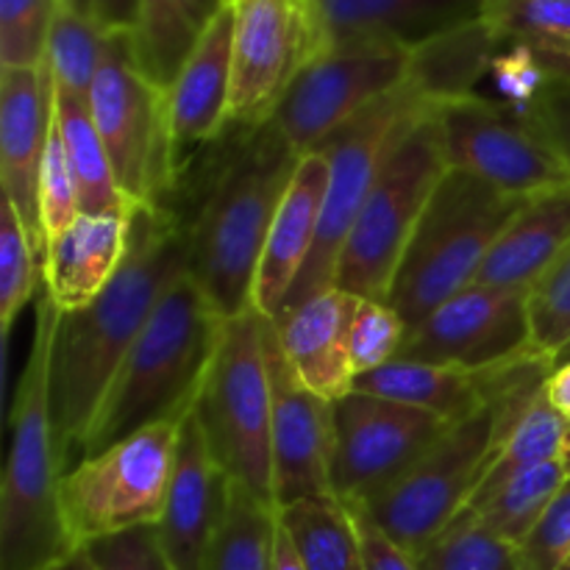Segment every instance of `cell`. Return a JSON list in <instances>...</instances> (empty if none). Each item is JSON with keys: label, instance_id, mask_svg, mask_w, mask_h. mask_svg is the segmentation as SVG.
Wrapping results in <instances>:
<instances>
[{"label": "cell", "instance_id": "obj_1", "mask_svg": "<svg viewBox=\"0 0 570 570\" xmlns=\"http://www.w3.org/2000/svg\"><path fill=\"white\" fill-rule=\"evenodd\" d=\"M189 228L170 206H137L131 245L109 287L59 315L48 365V410L61 476L83 460L92 423L139 332L170 284L189 271Z\"/></svg>", "mask_w": 570, "mask_h": 570}, {"label": "cell", "instance_id": "obj_2", "mask_svg": "<svg viewBox=\"0 0 570 570\" xmlns=\"http://www.w3.org/2000/svg\"><path fill=\"white\" fill-rule=\"evenodd\" d=\"M226 317L189 271L181 273L117 371L83 445V460L156 423H184L195 410Z\"/></svg>", "mask_w": 570, "mask_h": 570}, {"label": "cell", "instance_id": "obj_3", "mask_svg": "<svg viewBox=\"0 0 570 570\" xmlns=\"http://www.w3.org/2000/svg\"><path fill=\"white\" fill-rule=\"evenodd\" d=\"M39 284L26 367L11 401V443L0 484V570H59L76 551L61 512V468L48 410V365L59 326Z\"/></svg>", "mask_w": 570, "mask_h": 570}, {"label": "cell", "instance_id": "obj_4", "mask_svg": "<svg viewBox=\"0 0 570 570\" xmlns=\"http://www.w3.org/2000/svg\"><path fill=\"white\" fill-rule=\"evenodd\" d=\"M557 362L540 356L527 373L462 421L382 495L360 504L406 554L417 557L465 512L523 412L543 395Z\"/></svg>", "mask_w": 570, "mask_h": 570}, {"label": "cell", "instance_id": "obj_5", "mask_svg": "<svg viewBox=\"0 0 570 570\" xmlns=\"http://www.w3.org/2000/svg\"><path fill=\"white\" fill-rule=\"evenodd\" d=\"M301 156L273 122L243 134L189 228V276L223 317L250 309L267 232Z\"/></svg>", "mask_w": 570, "mask_h": 570}, {"label": "cell", "instance_id": "obj_6", "mask_svg": "<svg viewBox=\"0 0 570 570\" xmlns=\"http://www.w3.org/2000/svg\"><path fill=\"white\" fill-rule=\"evenodd\" d=\"M527 200L465 170H445L406 245L387 298L406 328H415L471 287L499 234Z\"/></svg>", "mask_w": 570, "mask_h": 570}, {"label": "cell", "instance_id": "obj_7", "mask_svg": "<svg viewBox=\"0 0 570 570\" xmlns=\"http://www.w3.org/2000/svg\"><path fill=\"white\" fill-rule=\"evenodd\" d=\"M267 323L256 309L228 317L193 415L212 456L232 482L265 504L273 501V390L267 365Z\"/></svg>", "mask_w": 570, "mask_h": 570}, {"label": "cell", "instance_id": "obj_8", "mask_svg": "<svg viewBox=\"0 0 570 570\" xmlns=\"http://www.w3.org/2000/svg\"><path fill=\"white\" fill-rule=\"evenodd\" d=\"M434 104L417 111L384 159L382 173L345 237L334 287L362 301H387L417 220L445 176Z\"/></svg>", "mask_w": 570, "mask_h": 570}, {"label": "cell", "instance_id": "obj_9", "mask_svg": "<svg viewBox=\"0 0 570 570\" xmlns=\"http://www.w3.org/2000/svg\"><path fill=\"white\" fill-rule=\"evenodd\" d=\"M87 104L128 204L167 206L178 173L167 92L137 70L131 33H109Z\"/></svg>", "mask_w": 570, "mask_h": 570}, {"label": "cell", "instance_id": "obj_10", "mask_svg": "<svg viewBox=\"0 0 570 570\" xmlns=\"http://www.w3.org/2000/svg\"><path fill=\"white\" fill-rule=\"evenodd\" d=\"M181 423H156L61 476V512L76 549L154 527L165 512Z\"/></svg>", "mask_w": 570, "mask_h": 570}, {"label": "cell", "instance_id": "obj_11", "mask_svg": "<svg viewBox=\"0 0 570 570\" xmlns=\"http://www.w3.org/2000/svg\"><path fill=\"white\" fill-rule=\"evenodd\" d=\"M426 106H432V100H426L410 83H404L395 92L384 95L382 100L367 106L365 111H360L354 120L337 128L321 148H315L323 150L328 159V193L326 204H323L317 243L284 309H293V306L309 301L312 295L334 287L340 250H343L345 237L354 228L356 217H360L362 206H365L367 195H371L373 184L382 173L390 148L406 128V122Z\"/></svg>", "mask_w": 570, "mask_h": 570}, {"label": "cell", "instance_id": "obj_12", "mask_svg": "<svg viewBox=\"0 0 570 570\" xmlns=\"http://www.w3.org/2000/svg\"><path fill=\"white\" fill-rule=\"evenodd\" d=\"M445 165L515 198L570 187V165L510 104L471 92L434 104Z\"/></svg>", "mask_w": 570, "mask_h": 570}, {"label": "cell", "instance_id": "obj_13", "mask_svg": "<svg viewBox=\"0 0 570 570\" xmlns=\"http://www.w3.org/2000/svg\"><path fill=\"white\" fill-rule=\"evenodd\" d=\"M412 50L401 45H351L312 59L273 115L298 156L321 148L360 111L404 87Z\"/></svg>", "mask_w": 570, "mask_h": 570}, {"label": "cell", "instance_id": "obj_14", "mask_svg": "<svg viewBox=\"0 0 570 570\" xmlns=\"http://www.w3.org/2000/svg\"><path fill=\"white\" fill-rule=\"evenodd\" d=\"M317 56L315 0H237L232 126L243 131L267 126L295 78Z\"/></svg>", "mask_w": 570, "mask_h": 570}, {"label": "cell", "instance_id": "obj_15", "mask_svg": "<svg viewBox=\"0 0 570 570\" xmlns=\"http://www.w3.org/2000/svg\"><path fill=\"white\" fill-rule=\"evenodd\" d=\"M449 429L417 406L348 393L334 404L332 490L343 504H367L393 488Z\"/></svg>", "mask_w": 570, "mask_h": 570}, {"label": "cell", "instance_id": "obj_16", "mask_svg": "<svg viewBox=\"0 0 570 570\" xmlns=\"http://www.w3.org/2000/svg\"><path fill=\"white\" fill-rule=\"evenodd\" d=\"M529 293L465 287L406 332L399 360L490 367L532 351Z\"/></svg>", "mask_w": 570, "mask_h": 570}, {"label": "cell", "instance_id": "obj_17", "mask_svg": "<svg viewBox=\"0 0 570 570\" xmlns=\"http://www.w3.org/2000/svg\"><path fill=\"white\" fill-rule=\"evenodd\" d=\"M273 417V501L276 510L306 499H334V404L304 387L289 367L276 326L267 323Z\"/></svg>", "mask_w": 570, "mask_h": 570}, {"label": "cell", "instance_id": "obj_18", "mask_svg": "<svg viewBox=\"0 0 570 570\" xmlns=\"http://www.w3.org/2000/svg\"><path fill=\"white\" fill-rule=\"evenodd\" d=\"M53 131V76L48 65L0 67V184L20 215L39 262L45 254L39 226V173Z\"/></svg>", "mask_w": 570, "mask_h": 570}, {"label": "cell", "instance_id": "obj_19", "mask_svg": "<svg viewBox=\"0 0 570 570\" xmlns=\"http://www.w3.org/2000/svg\"><path fill=\"white\" fill-rule=\"evenodd\" d=\"M232 479L212 456L198 417L189 412L178 432L170 493L156 532L176 570H204L228 507Z\"/></svg>", "mask_w": 570, "mask_h": 570}, {"label": "cell", "instance_id": "obj_20", "mask_svg": "<svg viewBox=\"0 0 570 570\" xmlns=\"http://www.w3.org/2000/svg\"><path fill=\"white\" fill-rule=\"evenodd\" d=\"M540 356L543 354H538V351H527V354L512 356V360L490 367L393 360L379 371L356 376L351 393L399 401V404L417 406V410H426L443 421L454 423L488 404L512 382H518Z\"/></svg>", "mask_w": 570, "mask_h": 570}, {"label": "cell", "instance_id": "obj_21", "mask_svg": "<svg viewBox=\"0 0 570 570\" xmlns=\"http://www.w3.org/2000/svg\"><path fill=\"white\" fill-rule=\"evenodd\" d=\"M326 193L328 159L323 150H309L298 159V167L284 189V198L267 232L265 250H262L254 295H250V309L259 312L262 317L273 321L287 304L317 243Z\"/></svg>", "mask_w": 570, "mask_h": 570}, {"label": "cell", "instance_id": "obj_22", "mask_svg": "<svg viewBox=\"0 0 570 570\" xmlns=\"http://www.w3.org/2000/svg\"><path fill=\"white\" fill-rule=\"evenodd\" d=\"M360 304L362 298L332 287L273 317L278 345L295 376L328 404L354 390L351 326Z\"/></svg>", "mask_w": 570, "mask_h": 570}, {"label": "cell", "instance_id": "obj_23", "mask_svg": "<svg viewBox=\"0 0 570 570\" xmlns=\"http://www.w3.org/2000/svg\"><path fill=\"white\" fill-rule=\"evenodd\" d=\"M321 53L351 45H401L426 39L482 14V0H315Z\"/></svg>", "mask_w": 570, "mask_h": 570}, {"label": "cell", "instance_id": "obj_24", "mask_svg": "<svg viewBox=\"0 0 570 570\" xmlns=\"http://www.w3.org/2000/svg\"><path fill=\"white\" fill-rule=\"evenodd\" d=\"M131 212L81 215L42 254V287L61 315L92 304L122 267L131 245Z\"/></svg>", "mask_w": 570, "mask_h": 570}, {"label": "cell", "instance_id": "obj_25", "mask_svg": "<svg viewBox=\"0 0 570 570\" xmlns=\"http://www.w3.org/2000/svg\"><path fill=\"white\" fill-rule=\"evenodd\" d=\"M232 56L234 3H228L206 28L198 48L167 92V115L178 159L189 148L217 139L232 126Z\"/></svg>", "mask_w": 570, "mask_h": 570}, {"label": "cell", "instance_id": "obj_26", "mask_svg": "<svg viewBox=\"0 0 570 570\" xmlns=\"http://www.w3.org/2000/svg\"><path fill=\"white\" fill-rule=\"evenodd\" d=\"M570 245V187L529 198L507 223L473 284L532 293Z\"/></svg>", "mask_w": 570, "mask_h": 570}, {"label": "cell", "instance_id": "obj_27", "mask_svg": "<svg viewBox=\"0 0 570 570\" xmlns=\"http://www.w3.org/2000/svg\"><path fill=\"white\" fill-rule=\"evenodd\" d=\"M510 45L482 14L460 22L412 50L406 83L432 104L476 92V83L493 70L495 56Z\"/></svg>", "mask_w": 570, "mask_h": 570}, {"label": "cell", "instance_id": "obj_28", "mask_svg": "<svg viewBox=\"0 0 570 570\" xmlns=\"http://www.w3.org/2000/svg\"><path fill=\"white\" fill-rule=\"evenodd\" d=\"M53 122L61 145H65L72 176H76L83 215L137 209V206L128 204L120 184H117L115 167L106 154V145L100 139L98 126H95L87 98L56 89L53 83Z\"/></svg>", "mask_w": 570, "mask_h": 570}, {"label": "cell", "instance_id": "obj_29", "mask_svg": "<svg viewBox=\"0 0 570 570\" xmlns=\"http://www.w3.org/2000/svg\"><path fill=\"white\" fill-rule=\"evenodd\" d=\"M306 570H367L354 512L340 499H306L278 510Z\"/></svg>", "mask_w": 570, "mask_h": 570}, {"label": "cell", "instance_id": "obj_30", "mask_svg": "<svg viewBox=\"0 0 570 570\" xmlns=\"http://www.w3.org/2000/svg\"><path fill=\"white\" fill-rule=\"evenodd\" d=\"M570 479V462H543V465L527 468L515 473L507 484H501L490 499L473 507L471 512L482 527H488L495 538L510 546H521L534 529V523L543 518L551 501L557 499Z\"/></svg>", "mask_w": 570, "mask_h": 570}, {"label": "cell", "instance_id": "obj_31", "mask_svg": "<svg viewBox=\"0 0 570 570\" xmlns=\"http://www.w3.org/2000/svg\"><path fill=\"white\" fill-rule=\"evenodd\" d=\"M570 462V421L554 412L546 401V395H540L532 406L521 415V421L515 423V429L510 432V438L501 445L499 456L490 465L488 476H484L482 488L476 490V495L471 499V504L465 510L482 504L484 499L495 493L501 484L510 482L515 473L527 471V468L543 465V462Z\"/></svg>", "mask_w": 570, "mask_h": 570}, {"label": "cell", "instance_id": "obj_32", "mask_svg": "<svg viewBox=\"0 0 570 570\" xmlns=\"http://www.w3.org/2000/svg\"><path fill=\"white\" fill-rule=\"evenodd\" d=\"M278 510L232 482L228 507L204 570H273Z\"/></svg>", "mask_w": 570, "mask_h": 570}, {"label": "cell", "instance_id": "obj_33", "mask_svg": "<svg viewBox=\"0 0 570 570\" xmlns=\"http://www.w3.org/2000/svg\"><path fill=\"white\" fill-rule=\"evenodd\" d=\"M106 39L109 33L100 31L95 22L83 20L81 14L59 3L45 48V65L53 76L56 89L87 98L104 61Z\"/></svg>", "mask_w": 570, "mask_h": 570}, {"label": "cell", "instance_id": "obj_34", "mask_svg": "<svg viewBox=\"0 0 570 570\" xmlns=\"http://www.w3.org/2000/svg\"><path fill=\"white\" fill-rule=\"evenodd\" d=\"M42 284V265L28 239L20 215L6 198H0V334L9 348L11 328Z\"/></svg>", "mask_w": 570, "mask_h": 570}, {"label": "cell", "instance_id": "obj_35", "mask_svg": "<svg viewBox=\"0 0 570 570\" xmlns=\"http://www.w3.org/2000/svg\"><path fill=\"white\" fill-rule=\"evenodd\" d=\"M415 560L421 570H518V549L462 512Z\"/></svg>", "mask_w": 570, "mask_h": 570}, {"label": "cell", "instance_id": "obj_36", "mask_svg": "<svg viewBox=\"0 0 570 570\" xmlns=\"http://www.w3.org/2000/svg\"><path fill=\"white\" fill-rule=\"evenodd\" d=\"M482 17L507 45L570 39V0H482Z\"/></svg>", "mask_w": 570, "mask_h": 570}, {"label": "cell", "instance_id": "obj_37", "mask_svg": "<svg viewBox=\"0 0 570 570\" xmlns=\"http://www.w3.org/2000/svg\"><path fill=\"white\" fill-rule=\"evenodd\" d=\"M527 306L532 351L557 362L570 345V245L534 284Z\"/></svg>", "mask_w": 570, "mask_h": 570}, {"label": "cell", "instance_id": "obj_38", "mask_svg": "<svg viewBox=\"0 0 570 570\" xmlns=\"http://www.w3.org/2000/svg\"><path fill=\"white\" fill-rule=\"evenodd\" d=\"M59 0H0V65L39 67Z\"/></svg>", "mask_w": 570, "mask_h": 570}, {"label": "cell", "instance_id": "obj_39", "mask_svg": "<svg viewBox=\"0 0 570 570\" xmlns=\"http://www.w3.org/2000/svg\"><path fill=\"white\" fill-rule=\"evenodd\" d=\"M406 323L387 301H362L351 326V367L354 379L399 360L406 340Z\"/></svg>", "mask_w": 570, "mask_h": 570}, {"label": "cell", "instance_id": "obj_40", "mask_svg": "<svg viewBox=\"0 0 570 570\" xmlns=\"http://www.w3.org/2000/svg\"><path fill=\"white\" fill-rule=\"evenodd\" d=\"M81 215V195H78L76 176H72L65 145H61L53 122L48 148H45L42 173H39V226H42L45 248H48L50 239L67 232Z\"/></svg>", "mask_w": 570, "mask_h": 570}, {"label": "cell", "instance_id": "obj_41", "mask_svg": "<svg viewBox=\"0 0 570 570\" xmlns=\"http://www.w3.org/2000/svg\"><path fill=\"white\" fill-rule=\"evenodd\" d=\"M570 562V479L518 546V570H560Z\"/></svg>", "mask_w": 570, "mask_h": 570}, {"label": "cell", "instance_id": "obj_42", "mask_svg": "<svg viewBox=\"0 0 570 570\" xmlns=\"http://www.w3.org/2000/svg\"><path fill=\"white\" fill-rule=\"evenodd\" d=\"M83 551L92 560L95 570H176L161 546L156 523L92 540L83 546Z\"/></svg>", "mask_w": 570, "mask_h": 570}, {"label": "cell", "instance_id": "obj_43", "mask_svg": "<svg viewBox=\"0 0 570 570\" xmlns=\"http://www.w3.org/2000/svg\"><path fill=\"white\" fill-rule=\"evenodd\" d=\"M490 76L501 92V100L510 104L518 115H527L540 89L549 83L551 70L532 45L515 42L495 56Z\"/></svg>", "mask_w": 570, "mask_h": 570}, {"label": "cell", "instance_id": "obj_44", "mask_svg": "<svg viewBox=\"0 0 570 570\" xmlns=\"http://www.w3.org/2000/svg\"><path fill=\"white\" fill-rule=\"evenodd\" d=\"M551 148L570 165V72H551L527 111Z\"/></svg>", "mask_w": 570, "mask_h": 570}, {"label": "cell", "instance_id": "obj_45", "mask_svg": "<svg viewBox=\"0 0 570 570\" xmlns=\"http://www.w3.org/2000/svg\"><path fill=\"white\" fill-rule=\"evenodd\" d=\"M345 507L354 512L367 570H421L415 557L406 554L399 543H393V540H390L387 534L373 523V518L367 515L360 504H345Z\"/></svg>", "mask_w": 570, "mask_h": 570}, {"label": "cell", "instance_id": "obj_46", "mask_svg": "<svg viewBox=\"0 0 570 570\" xmlns=\"http://www.w3.org/2000/svg\"><path fill=\"white\" fill-rule=\"evenodd\" d=\"M61 6L95 22L104 33H131L139 20L142 0H59Z\"/></svg>", "mask_w": 570, "mask_h": 570}, {"label": "cell", "instance_id": "obj_47", "mask_svg": "<svg viewBox=\"0 0 570 570\" xmlns=\"http://www.w3.org/2000/svg\"><path fill=\"white\" fill-rule=\"evenodd\" d=\"M546 401L554 412H560L566 421H570V360L568 362H557L551 376L546 379L543 387Z\"/></svg>", "mask_w": 570, "mask_h": 570}, {"label": "cell", "instance_id": "obj_48", "mask_svg": "<svg viewBox=\"0 0 570 570\" xmlns=\"http://www.w3.org/2000/svg\"><path fill=\"white\" fill-rule=\"evenodd\" d=\"M161 3L178 9L181 14H187L189 20L200 28V31H206V28L217 20V14L226 9L228 0H161Z\"/></svg>", "mask_w": 570, "mask_h": 570}, {"label": "cell", "instance_id": "obj_49", "mask_svg": "<svg viewBox=\"0 0 570 570\" xmlns=\"http://www.w3.org/2000/svg\"><path fill=\"white\" fill-rule=\"evenodd\" d=\"M273 570H306L304 557L282 521L276 523V540H273Z\"/></svg>", "mask_w": 570, "mask_h": 570}, {"label": "cell", "instance_id": "obj_50", "mask_svg": "<svg viewBox=\"0 0 570 570\" xmlns=\"http://www.w3.org/2000/svg\"><path fill=\"white\" fill-rule=\"evenodd\" d=\"M534 48V45H532ZM538 50L540 56H543L546 67H549L551 72H570V39L568 42H551V45H540Z\"/></svg>", "mask_w": 570, "mask_h": 570}, {"label": "cell", "instance_id": "obj_51", "mask_svg": "<svg viewBox=\"0 0 570 570\" xmlns=\"http://www.w3.org/2000/svg\"><path fill=\"white\" fill-rule=\"evenodd\" d=\"M59 570H95V566H92V560H89L87 551L81 549V551H76V554H72Z\"/></svg>", "mask_w": 570, "mask_h": 570}, {"label": "cell", "instance_id": "obj_52", "mask_svg": "<svg viewBox=\"0 0 570 570\" xmlns=\"http://www.w3.org/2000/svg\"><path fill=\"white\" fill-rule=\"evenodd\" d=\"M570 360V345H568V348L566 351H562V354L560 356H557V362H568Z\"/></svg>", "mask_w": 570, "mask_h": 570}, {"label": "cell", "instance_id": "obj_53", "mask_svg": "<svg viewBox=\"0 0 570 570\" xmlns=\"http://www.w3.org/2000/svg\"><path fill=\"white\" fill-rule=\"evenodd\" d=\"M560 570H570V562H566V566H562Z\"/></svg>", "mask_w": 570, "mask_h": 570}, {"label": "cell", "instance_id": "obj_54", "mask_svg": "<svg viewBox=\"0 0 570 570\" xmlns=\"http://www.w3.org/2000/svg\"><path fill=\"white\" fill-rule=\"evenodd\" d=\"M228 3H237V0H228Z\"/></svg>", "mask_w": 570, "mask_h": 570}, {"label": "cell", "instance_id": "obj_55", "mask_svg": "<svg viewBox=\"0 0 570 570\" xmlns=\"http://www.w3.org/2000/svg\"><path fill=\"white\" fill-rule=\"evenodd\" d=\"M566 42H568V39H566Z\"/></svg>", "mask_w": 570, "mask_h": 570}]
</instances>
